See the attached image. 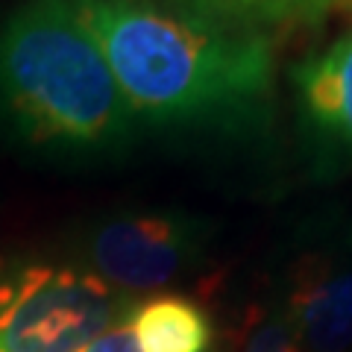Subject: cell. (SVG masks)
<instances>
[{
    "mask_svg": "<svg viewBox=\"0 0 352 352\" xmlns=\"http://www.w3.org/2000/svg\"><path fill=\"white\" fill-rule=\"evenodd\" d=\"M82 352H141V349L135 344V335H132L129 317H126V320L115 323L112 329H106L103 335H97Z\"/></svg>",
    "mask_w": 352,
    "mask_h": 352,
    "instance_id": "10",
    "label": "cell"
},
{
    "mask_svg": "<svg viewBox=\"0 0 352 352\" xmlns=\"http://www.w3.org/2000/svg\"><path fill=\"white\" fill-rule=\"evenodd\" d=\"M288 317L308 352L352 349V241L305 258Z\"/></svg>",
    "mask_w": 352,
    "mask_h": 352,
    "instance_id": "5",
    "label": "cell"
},
{
    "mask_svg": "<svg viewBox=\"0 0 352 352\" xmlns=\"http://www.w3.org/2000/svg\"><path fill=\"white\" fill-rule=\"evenodd\" d=\"M132 115L200 124L256 109L273 85L261 32L223 27L153 0H74Z\"/></svg>",
    "mask_w": 352,
    "mask_h": 352,
    "instance_id": "1",
    "label": "cell"
},
{
    "mask_svg": "<svg viewBox=\"0 0 352 352\" xmlns=\"http://www.w3.org/2000/svg\"><path fill=\"white\" fill-rule=\"evenodd\" d=\"M179 12L214 21L223 27L261 32L264 27L311 24L352 0H170Z\"/></svg>",
    "mask_w": 352,
    "mask_h": 352,
    "instance_id": "8",
    "label": "cell"
},
{
    "mask_svg": "<svg viewBox=\"0 0 352 352\" xmlns=\"http://www.w3.org/2000/svg\"><path fill=\"white\" fill-rule=\"evenodd\" d=\"M0 118L27 144L65 153L129 138L135 115L74 0H24L0 18Z\"/></svg>",
    "mask_w": 352,
    "mask_h": 352,
    "instance_id": "2",
    "label": "cell"
},
{
    "mask_svg": "<svg viewBox=\"0 0 352 352\" xmlns=\"http://www.w3.org/2000/svg\"><path fill=\"white\" fill-rule=\"evenodd\" d=\"M208 226L179 212H135L103 220L85 241V258L118 291H153L185 276L206 252Z\"/></svg>",
    "mask_w": 352,
    "mask_h": 352,
    "instance_id": "4",
    "label": "cell"
},
{
    "mask_svg": "<svg viewBox=\"0 0 352 352\" xmlns=\"http://www.w3.org/2000/svg\"><path fill=\"white\" fill-rule=\"evenodd\" d=\"M129 329L141 352H206L212 340L206 314L182 296H156L135 305Z\"/></svg>",
    "mask_w": 352,
    "mask_h": 352,
    "instance_id": "7",
    "label": "cell"
},
{
    "mask_svg": "<svg viewBox=\"0 0 352 352\" xmlns=\"http://www.w3.org/2000/svg\"><path fill=\"white\" fill-rule=\"evenodd\" d=\"M244 352H302L288 314L261 320L247 338Z\"/></svg>",
    "mask_w": 352,
    "mask_h": 352,
    "instance_id": "9",
    "label": "cell"
},
{
    "mask_svg": "<svg viewBox=\"0 0 352 352\" xmlns=\"http://www.w3.org/2000/svg\"><path fill=\"white\" fill-rule=\"evenodd\" d=\"M132 308L97 273L24 264L0 276V352H82Z\"/></svg>",
    "mask_w": 352,
    "mask_h": 352,
    "instance_id": "3",
    "label": "cell"
},
{
    "mask_svg": "<svg viewBox=\"0 0 352 352\" xmlns=\"http://www.w3.org/2000/svg\"><path fill=\"white\" fill-rule=\"evenodd\" d=\"M296 88L308 120L335 144L352 150V32L308 59L296 71Z\"/></svg>",
    "mask_w": 352,
    "mask_h": 352,
    "instance_id": "6",
    "label": "cell"
}]
</instances>
